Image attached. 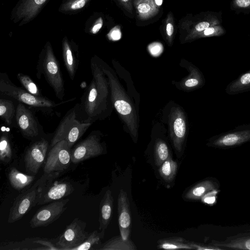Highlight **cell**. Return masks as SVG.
I'll return each instance as SVG.
<instances>
[{
  "instance_id": "obj_35",
  "label": "cell",
  "mask_w": 250,
  "mask_h": 250,
  "mask_svg": "<svg viewBox=\"0 0 250 250\" xmlns=\"http://www.w3.org/2000/svg\"><path fill=\"white\" fill-rule=\"evenodd\" d=\"M209 26V23L207 21H202L196 25L195 28L198 32L204 31Z\"/></svg>"
},
{
  "instance_id": "obj_36",
  "label": "cell",
  "mask_w": 250,
  "mask_h": 250,
  "mask_svg": "<svg viewBox=\"0 0 250 250\" xmlns=\"http://www.w3.org/2000/svg\"><path fill=\"white\" fill-rule=\"evenodd\" d=\"M85 4V0H77L74 1L71 5L72 9H78L83 7Z\"/></svg>"
},
{
  "instance_id": "obj_40",
  "label": "cell",
  "mask_w": 250,
  "mask_h": 250,
  "mask_svg": "<svg viewBox=\"0 0 250 250\" xmlns=\"http://www.w3.org/2000/svg\"><path fill=\"white\" fill-rule=\"evenodd\" d=\"M215 32V29L213 27H208L204 31V34L205 36H208L212 34Z\"/></svg>"
},
{
  "instance_id": "obj_34",
  "label": "cell",
  "mask_w": 250,
  "mask_h": 250,
  "mask_svg": "<svg viewBox=\"0 0 250 250\" xmlns=\"http://www.w3.org/2000/svg\"><path fill=\"white\" fill-rule=\"evenodd\" d=\"M110 37L113 41H118L122 37V33L119 28H114L110 33Z\"/></svg>"
},
{
  "instance_id": "obj_42",
  "label": "cell",
  "mask_w": 250,
  "mask_h": 250,
  "mask_svg": "<svg viewBox=\"0 0 250 250\" xmlns=\"http://www.w3.org/2000/svg\"><path fill=\"white\" fill-rule=\"evenodd\" d=\"M46 0H34L35 2L37 4H41L43 3Z\"/></svg>"
},
{
  "instance_id": "obj_43",
  "label": "cell",
  "mask_w": 250,
  "mask_h": 250,
  "mask_svg": "<svg viewBox=\"0 0 250 250\" xmlns=\"http://www.w3.org/2000/svg\"><path fill=\"white\" fill-rule=\"evenodd\" d=\"M123 2H126L128 1L129 0H121Z\"/></svg>"
},
{
  "instance_id": "obj_22",
  "label": "cell",
  "mask_w": 250,
  "mask_h": 250,
  "mask_svg": "<svg viewBox=\"0 0 250 250\" xmlns=\"http://www.w3.org/2000/svg\"><path fill=\"white\" fill-rule=\"evenodd\" d=\"M215 188L214 183L210 180L202 181L192 187L186 194V199L190 200H199Z\"/></svg>"
},
{
  "instance_id": "obj_6",
  "label": "cell",
  "mask_w": 250,
  "mask_h": 250,
  "mask_svg": "<svg viewBox=\"0 0 250 250\" xmlns=\"http://www.w3.org/2000/svg\"><path fill=\"white\" fill-rule=\"evenodd\" d=\"M43 178L42 176L31 188L16 198L10 209L7 219L8 223L19 220L38 204L40 192L45 184Z\"/></svg>"
},
{
  "instance_id": "obj_18",
  "label": "cell",
  "mask_w": 250,
  "mask_h": 250,
  "mask_svg": "<svg viewBox=\"0 0 250 250\" xmlns=\"http://www.w3.org/2000/svg\"><path fill=\"white\" fill-rule=\"evenodd\" d=\"M113 207V198L110 189L106 191L100 204V230H105L111 219Z\"/></svg>"
},
{
  "instance_id": "obj_17",
  "label": "cell",
  "mask_w": 250,
  "mask_h": 250,
  "mask_svg": "<svg viewBox=\"0 0 250 250\" xmlns=\"http://www.w3.org/2000/svg\"><path fill=\"white\" fill-rule=\"evenodd\" d=\"M180 65L188 71V75L180 81L174 82L177 88L185 91H192L202 87L205 84L203 74L195 65L190 62H181Z\"/></svg>"
},
{
  "instance_id": "obj_2",
  "label": "cell",
  "mask_w": 250,
  "mask_h": 250,
  "mask_svg": "<svg viewBox=\"0 0 250 250\" xmlns=\"http://www.w3.org/2000/svg\"><path fill=\"white\" fill-rule=\"evenodd\" d=\"M101 67L106 76L111 92V101L121 120L134 143L138 140L139 135L138 108L130 96L122 86L117 76V73L107 63L99 59Z\"/></svg>"
},
{
  "instance_id": "obj_15",
  "label": "cell",
  "mask_w": 250,
  "mask_h": 250,
  "mask_svg": "<svg viewBox=\"0 0 250 250\" xmlns=\"http://www.w3.org/2000/svg\"><path fill=\"white\" fill-rule=\"evenodd\" d=\"M50 182L45 184L42 188L37 205H43L62 199L74 190V188L69 183L55 182L52 183Z\"/></svg>"
},
{
  "instance_id": "obj_12",
  "label": "cell",
  "mask_w": 250,
  "mask_h": 250,
  "mask_svg": "<svg viewBox=\"0 0 250 250\" xmlns=\"http://www.w3.org/2000/svg\"><path fill=\"white\" fill-rule=\"evenodd\" d=\"M69 199H60L42 207L30 221L31 228L47 226L59 219L67 207Z\"/></svg>"
},
{
  "instance_id": "obj_38",
  "label": "cell",
  "mask_w": 250,
  "mask_h": 250,
  "mask_svg": "<svg viewBox=\"0 0 250 250\" xmlns=\"http://www.w3.org/2000/svg\"><path fill=\"white\" fill-rule=\"evenodd\" d=\"M174 32L173 25L171 23H168L166 26V32L168 36L170 37L172 35Z\"/></svg>"
},
{
  "instance_id": "obj_13",
  "label": "cell",
  "mask_w": 250,
  "mask_h": 250,
  "mask_svg": "<svg viewBox=\"0 0 250 250\" xmlns=\"http://www.w3.org/2000/svg\"><path fill=\"white\" fill-rule=\"evenodd\" d=\"M48 147V142L42 139L32 144L24 155L25 170L30 174H36L43 164Z\"/></svg>"
},
{
  "instance_id": "obj_33",
  "label": "cell",
  "mask_w": 250,
  "mask_h": 250,
  "mask_svg": "<svg viewBox=\"0 0 250 250\" xmlns=\"http://www.w3.org/2000/svg\"><path fill=\"white\" fill-rule=\"evenodd\" d=\"M228 247L232 248H238L245 249L250 250V238L247 239L246 240L242 242V243H236L235 244H232L231 245H228Z\"/></svg>"
},
{
  "instance_id": "obj_32",
  "label": "cell",
  "mask_w": 250,
  "mask_h": 250,
  "mask_svg": "<svg viewBox=\"0 0 250 250\" xmlns=\"http://www.w3.org/2000/svg\"><path fill=\"white\" fill-rule=\"evenodd\" d=\"M150 53L154 56H157L163 51V45L160 42H153L148 46Z\"/></svg>"
},
{
  "instance_id": "obj_41",
  "label": "cell",
  "mask_w": 250,
  "mask_h": 250,
  "mask_svg": "<svg viewBox=\"0 0 250 250\" xmlns=\"http://www.w3.org/2000/svg\"><path fill=\"white\" fill-rule=\"evenodd\" d=\"M163 0H155V3L158 6H161L163 3Z\"/></svg>"
},
{
  "instance_id": "obj_24",
  "label": "cell",
  "mask_w": 250,
  "mask_h": 250,
  "mask_svg": "<svg viewBox=\"0 0 250 250\" xmlns=\"http://www.w3.org/2000/svg\"><path fill=\"white\" fill-rule=\"evenodd\" d=\"M157 248L163 249H193L190 242L180 237H173L159 240Z\"/></svg>"
},
{
  "instance_id": "obj_4",
  "label": "cell",
  "mask_w": 250,
  "mask_h": 250,
  "mask_svg": "<svg viewBox=\"0 0 250 250\" xmlns=\"http://www.w3.org/2000/svg\"><path fill=\"white\" fill-rule=\"evenodd\" d=\"M43 74L46 81L53 88L56 97L62 100L64 96V81L60 65L51 49H48L45 55L38 62L37 77L40 79Z\"/></svg>"
},
{
  "instance_id": "obj_9",
  "label": "cell",
  "mask_w": 250,
  "mask_h": 250,
  "mask_svg": "<svg viewBox=\"0 0 250 250\" xmlns=\"http://www.w3.org/2000/svg\"><path fill=\"white\" fill-rule=\"evenodd\" d=\"M101 135L100 131H93L78 144L71 151V162L77 164L102 154L104 148Z\"/></svg>"
},
{
  "instance_id": "obj_23",
  "label": "cell",
  "mask_w": 250,
  "mask_h": 250,
  "mask_svg": "<svg viewBox=\"0 0 250 250\" xmlns=\"http://www.w3.org/2000/svg\"><path fill=\"white\" fill-rule=\"evenodd\" d=\"M105 231H93L81 245L74 248L73 250H99L102 245L101 242L104 236Z\"/></svg>"
},
{
  "instance_id": "obj_8",
  "label": "cell",
  "mask_w": 250,
  "mask_h": 250,
  "mask_svg": "<svg viewBox=\"0 0 250 250\" xmlns=\"http://www.w3.org/2000/svg\"><path fill=\"white\" fill-rule=\"evenodd\" d=\"M250 141V124H244L234 129L215 135L207 144L209 146L227 148L237 146Z\"/></svg>"
},
{
  "instance_id": "obj_10",
  "label": "cell",
  "mask_w": 250,
  "mask_h": 250,
  "mask_svg": "<svg viewBox=\"0 0 250 250\" xmlns=\"http://www.w3.org/2000/svg\"><path fill=\"white\" fill-rule=\"evenodd\" d=\"M51 147L43 168L46 174L66 169L71 162L70 148L66 140H62Z\"/></svg>"
},
{
  "instance_id": "obj_30",
  "label": "cell",
  "mask_w": 250,
  "mask_h": 250,
  "mask_svg": "<svg viewBox=\"0 0 250 250\" xmlns=\"http://www.w3.org/2000/svg\"><path fill=\"white\" fill-rule=\"evenodd\" d=\"M17 78L28 92L36 96L42 97L38 86L29 76L19 73Z\"/></svg>"
},
{
  "instance_id": "obj_29",
  "label": "cell",
  "mask_w": 250,
  "mask_h": 250,
  "mask_svg": "<svg viewBox=\"0 0 250 250\" xmlns=\"http://www.w3.org/2000/svg\"><path fill=\"white\" fill-rule=\"evenodd\" d=\"M12 150L8 136L3 134L0 137V160L3 163H8L12 159Z\"/></svg>"
},
{
  "instance_id": "obj_26",
  "label": "cell",
  "mask_w": 250,
  "mask_h": 250,
  "mask_svg": "<svg viewBox=\"0 0 250 250\" xmlns=\"http://www.w3.org/2000/svg\"><path fill=\"white\" fill-rule=\"evenodd\" d=\"M16 110L12 101L0 99V117L7 125H11L12 124L14 117L16 115Z\"/></svg>"
},
{
  "instance_id": "obj_21",
  "label": "cell",
  "mask_w": 250,
  "mask_h": 250,
  "mask_svg": "<svg viewBox=\"0 0 250 250\" xmlns=\"http://www.w3.org/2000/svg\"><path fill=\"white\" fill-rule=\"evenodd\" d=\"M135 244L130 238L125 239L121 235L111 238L102 244L99 250H136Z\"/></svg>"
},
{
  "instance_id": "obj_5",
  "label": "cell",
  "mask_w": 250,
  "mask_h": 250,
  "mask_svg": "<svg viewBox=\"0 0 250 250\" xmlns=\"http://www.w3.org/2000/svg\"><path fill=\"white\" fill-rule=\"evenodd\" d=\"M0 92L4 95L13 98L20 103L37 108H52L60 104L55 103L42 96H36L17 86L10 81L6 73H1L0 75Z\"/></svg>"
},
{
  "instance_id": "obj_31",
  "label": "cell",
  "mask_w": 250,
  "mask_h": 250,
  "mask_svg": "<svg viewBox=\"0 0 250 250\" xmlns=\"http://www.w3.org/2000/svg\"><path fill=\"white\" fill-rule=\"evenodd\" d=\"M149 1L140 3L137 6V10L140 15L143 16L149 15L153 11V5Z\"/></svg>"
},
{
  "instance_id": "obj_16",
  "label": "cell",
  "mask_w": 250,
  "mask_h": 250,
  "mask_svg": "<svg viewBox=\"0 0 250 250\" xmlns=\"http://www.w3.org/2000/svg\"><path fill=\"white\" fill-rule=\"evenodd\" d=\"M117 209L120 235L125 239H128L131 229L130 204L127 194L122 188L118 197Z\"/></svg>"
},
{
  "instance_id": "obj_19",
  "label": "cell",
  "mask_w": 250,
  "mask_h": 250,
  "mask_svg": "<svg viewBox=\"0 0 250 250\" xmlns=\"http://www.w3.org/2000/svg\"><path fill=\"white\" fill-rule=\"evenodd\" d=\"M225 91L230 95L250 91V70L231 82L227 86Z\"/></svg>"
},
{
  "instance_id": "obj_27",
  "label": "cell",
  "mask_w": 250,
  "mask_h": 250,
  "mask_svg": "<svg viewBox=\"0 0 250 250\" xmlns=\"http://www.w3.org/2000/svg\"><path fill=\"white\" fill-rule=\"evenodd\" d=\"M178 165L169 156L161 166L159 172L161 177L166 181L170 182L174 178L177 172Z\"/></svg>"
},
{
  "instance_id": "obj_39",
  "label": "cell",
  "mask_w": 250,
  "mask_h": 250,
  "mask_svg": "<svg viewBox=\"0 0 250 250\" xmlns=\"http://www.w3.org/2000/svg\"><path fill=\"white\" fill-rule=\"evenodd\" d=\"M102 25V21L95 24L92 29V33L94 34L97 33L101 28Z\"/></svg>"
},
{
  "instance_id": "obj_14",
  "label": "cell",
  "mask_w": 250,
  "mask_h": 250,
  "mask_svg": "<svg viewBox=\"0 0 250 250\" xmlns=\"http://www.w3.org/2000/svg\"><path fill=\"white\" fill-rule=\"evenodd\" d=\"M15 118L18 126L24 137L32 139L39 134V125L32 112L23 104L17 105Z\"/></svg>"
},
{
  "instance_id": "obj_1",
  "label": "cell",
  "mask_w": 250,
  "mask_h": 250,
  "mask_svg": "<svg viewBox=\"0 0 250 250\" xmlns=\"http://www.w3.org/2000/svg\"><path fill=\"white\" fill-rule=\"evenodd\" d=\"M90 68L92 80L81 98V103L76 105L79 119L84 123L92 124L110 116L114 107L108 81L98 58L91 59Z\"/></svg>"
},
{
  "instance_id": "obj_37",
  "label": "cell",
  "mask_w": 250,
  "mask_h": 250,
  "mask_svg": "<svg viewBox=\"0 0 250 250\" xmlns=\"http://www.w3.org/2000/svg\"><path fill=\"white\" fill-rule=\"evenodd\" d=\"M237 6L242 8H246L250 5V0H235Z\"/></svg>"
},
{
  "instance_id": "obj_20",
  "label": "cell",
  "mask_w": 250,
  "mask_h": 250,
  "mask_svg": "<svg viewBox=\"0 0 250 250\" xmlns=\"http://www.w3.org/2000/svg\"><path fill=\"white\" fill-rule=\"evenodd\" d=\"M9 181L12 187L21 190L30 185L34 179L33 175L25 174L15 167H12L8 173Z\"/></svg>"
},
{
  "instance_id": "obj_3",
  "label": "cell",
  "mask_w": 250,
  "mask_h": 250,
  "mask_svg": "<svg viewBox=\"0 0 250 250\" xmlns=\"http://www.w3.org/2000/svg\"><path fill=\"white\" fill-rule=\"evenodd\" d=\"M91 124L84 123L79 119L76 105L68 112L60 122L51 141L50 146L52 147L58 142L65 140L71 148Z\"/></svg>"
},
{
  "instance_id": "obj_11",
  "label": "cell",
  "mask_w": 250,
  "mask_h": 250,
  "mask_svg": "<svg viewBox=\"0 0 250 250\" xmlns=\"http://www.w3.org/2000/svg\"><path fill=\"white\" fill-rule=\"evenodd\" d=\"M86 226L85 222L75 218L60 236L56 246L59 250H73L81 245L89 235L85 229Z\"/></svg>"
},
{
  "instance_id": "obj_7",
  "label": "cell",
  "mask_w": 250,
  "mask_h": 250,
  "mask_svg": "<svg viewBox=\"0 0 250 250\" xmlns=\"http://www.w3.org/2000/svg\"><path fill=\"white\" fill-rule=\"evenodd\" d=\"M167 115L170 138L175 150L180 152L187 136L188 122L186 113L180 105L173 104Z\"/></svg>"
},
{
  "instance_id": "obj_25",
  "label": "cell",
  "mask_w": 250,
  "mask_h": 250,
  "mask_svg": "<svg viewBox=\"0 0 250 250\" xmlns=\"http://www.w3.org/2000/svg\"><path fill=\"white\" fill-rule=\"evenodd\" d=\"M155 163L160 166L169 156V150L167 144L162 138H157L154 146Z\"/></svg>"
},
{
  "instance_id": "obj_28",
  "label": "cell",
  "mask_w": 250,
  "mask_h": 250,
  "mask_svg": "<svg viewBox=\"0 0 250 250\" xmlns=\"http://www.w3.org/2000/svg\"><path fill=\"white\" fill-rule=\"evenodd\" d=\"M63 50V60L65 68L72 81L75 78L77 70L78 62L76 61L69 45L65 43Z\"/></svg>"
}]
</instances>
